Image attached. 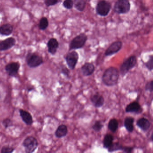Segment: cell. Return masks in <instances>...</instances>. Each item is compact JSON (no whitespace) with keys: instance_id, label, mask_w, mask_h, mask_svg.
Wrapping results in <instances>:
<instances>
[{"instance_id":"13","label":"cell","mask_w":153,"mask_h":153,"mask_svg":"<svg viewBox=\"0 0 153 153\" xmlns=\"http://www.w3.org/2000/svg\"><path fill=\"white\" fill-rule=\"evenodd\" d=\"M90 101L94 106L96 108H101L104 104L105 100L102 96L99 94L98 92L91 96Z\"/></svg>"},{"instance_id":"35","label":"cell","mask_w":153,"mask_h":153,"mask_svg":"<svg viewBox=\"0 0 153 153\" xmlns=\"http://www.w3.org/2000/svg\"><path fill=\"white\" fill-rule=\"evenodd\" d=\"M27 90L28 92H30L31 91L33 90H34V89H33V88L32 87H28V88H27Z\"/></svg>"},{"instance_id":"20","label":"cell","mask_w":153,"mask_h":153,"mask_svg":"<svg viewBox=\"0 0 153 153\" xmlns=\"http://www.w3.org/2000/svg\"><path fill=\"white\" fill-rule=\"evenodd\" d=\"M134 118L132 117H127L124 119L123 123L124 127L129 133H133L134 130Z\"/></svg>"},{"instance_id":"26","label":"cell","mask_w":153,"mask_h":153,"mask_svg":"<svg viewBox=\"0 0 153 153\" xmlns=\"http://www.w3.org/2000/svg\"><path fill=\"white\" fill-rule=\"evenodd\" d=\"M104 127V124L100 121H97L92 126V128L95 132H99Z\"/></svg>"},{"instance_id":"21","label":"cell","mask_w":153,"mask_h":153,"mask_svg":"<svg viewBox=\"0 0 153 153\" xmlns=\"http://www.w3.org/2000/svg\"><path fill=\"white\" fill-rule=\"evenodd\" d=\"M114 140V137L112 135L110 134H106L104 136L103 140V147L104 148L108 149L110 145L112 144Z\"/></svg>"},{"instance_id":"33","label":"cell","mask_w":153,"mask_h":153,"mask_svg":"<svg viewBox=\"0 0 153 153\" xmlns=\"http://www.w3.org/2000/svg\"><path fill=\"white\" fill-rule=\"evenodd\" d=\"M59 2V0H44V4L47 7L54 6Z\"/></svg>"},{"instance_id":"31","label":"cell","mask_w":153,"mask_h":153,"mask_svg":"<svg viewBox=\"0 0 153 153\" xmlns=\"http://www.w3.org/2000/svg\"><path fill=\"white\" fill-rule=\"evenodd\" d=\"M153 81L151 80V81H149V82H147L146 83V85H145V90L146 91H149V92L152 93L153 91Z\"/></svg>"},{"instance_id":"23","label":"cell","mask_w":153,"mask_h":153,"mask_svg":"<svg viewBox=\"0 0 153 153\" xmlns=\"http://www.w3.org/2000/svg\"><path fill=\"white\" fill-rule=\"evenodd\" d=\"M118 123L117 119L113 118L110 119L108 124V129L113 133H115L118 128Z\"/></svg>"},{"instance_id":"28","label":"cell","mask_w":153,"mask_h":153,"mask_svg":"<svg viewBox=\"0 0 153 153\" xmlns=\"http://www.w3.org/2000/svg\"><path fill=\"white\" fill-rule=\"evenodd\" d=\"M2 124L6 129H7V128L11 127L13 125V123L11 119V118H6L3 120V121H2Z\"/></svg>"},{"instance_id":"3","label":"cell","mask_w":153,"mask_h":153,"mask_svg":"<svg viewBox=\"0 0 153 153\" xmlns=\"http://www.w3.org/2000/svg\"><path fill=\"white\" fill-rule=\"evenodd\" d=\"M25 59L28 67L31 68H37L44 63L42 57L36 53H28Z\"/></svg>"},{"instance_id":"18","label":"cell","mask_w":153,"mask_h":153,"mask_svg":"<svg viewBox=\"0 0 153 153\" xmlns=\"http://www.w3.org/2000/svg\"><path fill=\"white\" fill-rule=\"evenodd\" d=\"M14 27L11 24L6 23L0 27V35L9 36L12 33Z\"/></svg>"},{"instance_id":"30","label":"cell","mask_w":153,"mask_h":153,"mask_svg":"<svg viewBox=\"0 0 153 153\" xmlns=\"http://www.w3.org/2000/svg\"><path fill=\"white\" fill-rule=\"evenodd\" d=\"M15 150V149L14 148L5 145L2 147L1 152V153H11L14 152Z\"/></svg>"},{"instance_id":"6","label":"cell","mask_w":153,"mask_h":153,"mask_svg":"<svg viewBox=\"0 0 153 153\" xmlns=\"http://www.w3.org/2000/svg\"><path fill=\"white\" fill-rule=\"evenodd\" d=\"M131 5L128 0H118L115 3L114 11L118 14H127L130 11Z\"/></svg>"},{"instance_id":"19","label":"cell","mask_w":153,"mask_h":153,"mask_svg":"<svg viewBox=\"0 0 153 153\" xmlns=\"http://www.w3.org/2000/svg\"><path fill=\"white\" fill-rule=\"evenodd\" d=\"M68 133V128L65 124H61L58 127L55 132V135L58 138L64 137Z\"/></svg>"},{"instance_id":"1","label":"cell","mask_w":153,"mask_h":153,"mask_svg":"<svg viewBox=\"0 0 153 153\" xmlns=\"http://www.w3.org/2000/svg\"><path fill=\"white\" fill-rule=\"evenodd\" d=\"M119 72L117 68L111 66L105 70L102 77V81L105 86L112 87L118 83Z\"/></svg>"},{"instance_id":"24","label":"cell","mask_w":153,"mask_h":153,"mask_svg":"<svg viewBox=\"0 0 153 153\" xmlns=\"http://www.w3.org/2000/svg\"><path fill=\"white\" fill-rule=\"evenodd\" d=\"M123 147V145L119 142L112 143L107 149L108 152L111 153L115 151L122 150Z\"/></svg>"},{"instance_id":"10","label":"cell","mask_w":153,"mask_h":153,"mask_svg":"<svg viewBox=\"0 0 153 153\" xmlns=\"http://www.w3.org/2000/svg\"><path fill=\"white\" fill-rule=\"evenodd\" d=\"M122 47V42L121 41H116L112 43L105 51V56H110L116 54L120 51Z\"/></svg>"},{"instance_id":"34","label":"cell","mask_w":153,"mask_h":153,"mask_svg":"<svg viewBox=\"0 0 153 153\" xmlns=\"http://www.w3.org/2000/svg\"><path fill=\"white\" fill-rule=\"evenodd\" d=\"M134 147H128V146H124L123 147L122 151L124 153H132L134 150Z\"/></svg>"},{"instance_id":"36","label":"cell","mask_w":153,"mask_h":153,"mask_svg":"<svg viewBox=\"0 0 153 153\" xmlns=\"http://www.w3.org/2000/svg\"><path fill=\"white\" fill-rule=\"evenodd\" d=\"M153 133H152V134H151V142H153Z\"/></svg>"},{"instance_id":"27","label":"cell","mask_w":153,"mask_h":153,"mask_svg":"<svg viewBox=\"0 0 153 153\" xmlns=\"http://www.w3.org/2000/svg\"><path fill=\"white\" fill-rule=\"evenodd\" d=\"M145 65L149 71H151L153 69V56L150 55L147 62L145 63Z\"/></svg>"},{"instance_id":"4","label":"cell","mask_w":153,"mask_h":153,"mask_svg":"<svg viewBox=\"0 0 153 153\" xmlns=\"http://www.w3.org/2000/svg\"><path fill=\"white\" fill-rule=\"evenodd\" d=\"M88 39V37L85 33H81L73 38L69 44V51L80 49L84 47Z\"/></svg>"},{"instance_id":"7","label":"cell","mask_w":153,"mask_h":153,"mask_svg":"<svg viewBox=\"0 0 153 153\" xmlns=\"http://www.w3.org/2000/svg\"><path fill=\"white\" fill-rule=\"evenodd\" d=\"M111 9V3L106 0H102L97 3L96 11L98 15L104 17L108 15Z\"/></svg>"},{"instance_id":"32","label":"cell","mask_w":153,"mask_h":153,"mask_svg":"<svg viewBox=\"0 0 153 153\" xmlns=\"http://www.w3.org/2000/svg\"><path fill=\"white\" fill-rule=\"evenodd\" d=\"M60 71H61V73H62V74L63 75H64L66 76V77H69V76L70 71L65 66H63L61 67Z\"/></svg>"},{"instance_id":"22","label":"cell","mask_w":153,"mask_h":153,"mask_svg":"<svg viewBox=\"0 0 153 153\" xmlns=\"http://www.w3.org/2000/svg\"><path fill=\"white\" fill-rule=\"evenodd\" d=\"M87 0H74V5L76 10L83 11L85 10Z\"/></svg>"},{"instance_id":"15","label":"cell","mask_w":153,"mask_h":153,"mask_svg":"<svg viewBox=\"0 0 153 153\" xmlns=\"http://www.w3.org/2000/svg\"><path fill=\"white\" fill-rule=\"evenodd\" d=\"M95 68L94 64L90 63H86L81 68L82 74L85 76L91 75L94 72Z\"/></svg>"},{"instance_id":"12","label":"cell","mask_w":153,"mask_h":153,"mask_svg":"<svg viewBox=\"0 0 153 153\" xmlns=\"http://www.w3.org/2000/svg\"><path fill=\"white\" fill-rule=\"evenodd\" d=\"M143 110L141 105L137 102H133L127 106L125 108L126 113H131L136 114H141Z\"/></svg>"},{"instance_id":"14","label":"cell","mask_w":153,"mask_h":153,"mask_svg":"<svg viewBox=\"0 0 153 153\" xmlns=\"http://www.w3.org/2000/svg\"><path fill=\"white\" fill-rule=\"evenodd\" d=\"M47 45L49 53L52 55H55L59 47V42L57 39L54 38L50 39L47 43Z\"/></svg>"},{"instance_id":"5","label":"cell","mask_w":153,"mask_h":153,"mask_svg":"<svg viewBox=\"0 0 153 153\" xmlns=\"http://www.w3.org/2000/svg\"><path fill=\"white\" fill-rule=\"evenodd\" d=\"M22 145L26 153H32L34 152L37 148L38 142L35 137L28 136L24 140Z\"/></svg>"},{"instance_id":"9","label":"cell","mask_w":153,"mask_h":153,"mask_svg":"<svg viewBox=\"0 0 153 153\" xmlns=\"http://www.w3.org/2000/svg\"><path fill=\"white\" fill-rule=\"evenodd\" d=\"M20 68L19 62H11L5 66V69L7 74L11 77H16L18 75Z\"/></svg>"},{"instance_id":"8","label":"cell","mask_w":153,"mask_h":153,"mask_svg":"<svg viewBox=\"0 0 153 153\" xmlns=\"http://www.w3.org/2000/svg\"><path fill=\"white\" fill-rule=\"evenodd\" d=\"M79 59V54L75 51L68 53L65 57V60L68 68L71 70L75 68Z\"/></svg>"},{"instance_id":"11","label":"cell","mask_w":153,"mask_h":153,"mask_svg":"<svg viewBox=\"0 0 153 153\" xmlns=\"http://www.w3.org/2000/svg\"><path fill=\"white\" fill-rule=\"evenodd\" d=\"M16 39L11 37L0 42V51H6L11 49L16 44Z\"/></svg>"},{"instance_id":"2","label":"cell","mask_w":153,"mask_h":153,"mask_svg":"<svg viewBox=\"0 0 153 153\" xmlns=\"http://www.w3.org/2000/svg\"><path fill=\"white\" fill-rule=\"evenodd\" d=\"M137 63V58L134 55L131 56L125 59L119 68V73L123 77L125 76L130 70L136 66Z\"/></svg>"},{"instance_id":"17","label":"cell","mask_w":153,"mask_h":153,"mask_svg":"<svg viewBox=\"0 0 153 153\" xmlns=\"http://www.w3.org/2000/svg\"><path fill=\"white\" fill-rule=\"evenodd\" d=\"M137 126L143 132H147L151 126V123L147 118L142 117L137 121L136 123Z\"/></svg>"},{"instance_id":"16","label":"cell","mask_w":153,"mask_h":153,"mask_svg":"<svg viewBox=\"0 0 153 153\" xmlns=\"http://www.w3.org/2000/svg\"><path fill=\"white\" fill-rule=\"evenodd\" d=\"M19 115L23 122L27 125H32L33 123V117L31 113L22 109L19 110Z\"/></svg>"},{"instance_id":"37","label":"cell","mask_w":153,"mask_h":153,"mask_svg":"<svg viewBox=\"0 0 153 153\" xmlns=\"http://www.w3.org/2000/svg\"><path fill=\"white\" fill-rule=\"evenodd\" d=\"M1 92H0V101H1Z\"/></svg>"},{"instance_id":"25","label":"cell","mask_w":153,"mask_h":153,"mask_svg":"<svg viewBox=\"0 0 153 153\" xmlns=\"http://www.w3.org/2000/svg\"><path fill=\"white\" fill-rule=\"evenodd\" d=\"M49 21L48 18L45 17L42 18L39 23V27L41 30H45L48 27Z\"/></svg>"},{"instance_id":"29","label":"cell","mask_w":153,"mask_h":153,"mask_svg":"<svg viewBox=\"0 0 153 153\" xmlns=\"http://www.w3.org/2000/svg\"><path fill=\"white\" fill-rule=\"evenodd\" d=\"M63 6L66 9H71L74 6L73 0H65L63 2Z\"/></svg>"}]
</instances>
